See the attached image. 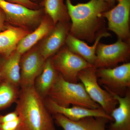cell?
Returning a JSON list of instances; mask_svg holds the SVG:
<instances>
[{"mask_svg":"<svg viewBox=\"0 0 130 130\" xmlns=\"http://www.w3.org/2000/svg\"><path fill=\"white\" fill-rule=\"evenodd\" d=\"M71 26L70 21L59 22L44 38L39 50L45 60L57 53L66 44Z\"/></svg>","mask_w":130,"mask_h":130,"instance_id":"12","label":"cell"},{"mask_svg":"<svg viewBox=\"0 0 130 130\" xmlns=\"http://www.w3.org/2000/svg\"><path fill=\"white\" fill-rule=\"evenodd\" d=\"M21 124V120L19 116L13 121L0 124V128L1 130H16Z\"/></svg>","mask_w":130,"mask_h":130,"instance_id":"22","label":"cell"},{"mask_svg":"<svg viewBox=\"0 0 130 130\" xmlns=\"http://www.w3.org/2000/svg\"><path fill=\"white\" fill-rule=\"evenodd\" d=\"M45 60L39 49L31 50L21 56L20 63L21 88L34 86L35 80L42 70Z\"/></svg>","mask_w":130,"mask_h":130,"instance_id":"10","label":"cell"},{"mask_svg":"<svg viewBox=\"0 0 130 130\" xmlns=\"http://www.w3.org/2000/svg\"><path fill=\"white\" fill-rule=\"evenodd\" d=\"M45 104L49 111L53 115L59 113L73 121H77L87 117H102L108 119L111 122L113 121L111 116L108 114L100 107L96 109H90L79 106L63 107L56 104L49 98H44Z\"/></svg>","mask_w":130,"mask_h":130,"instance_id":"11","label":"cell"},{"mask_svg":"<svg viewBox=\"0 0 130 130\" xmlns=\"http://www.w3.org/2000/svg\"><path fill=\"white\" fill-rule=\"evenodd\" d=\"M130 42L121 39L110 44L99 42L96 51V59L94 66L96 69L113 68L119 63L129 62L130 58Z\"/></svg>","mask_w":130,"mask_h":130,"instance_id":"7","label":"cell"},{"mask_svg":"<svg viewBox=\"0 0 130 130\" xmlns=\"http://www.w3.org/2000/svg\"><path fill=\"white\" fill-rule=\"evenodd\" d=\"M15 111L24 130H55L53 118L34 86L21 88Z\"/></svg>","mask_w":130,"mask_h":130,"instance_id":"2","label":"cell"},{"mask_svg":"<svg viewBox=\"0 0 130 130\" xmlns=\"http://www.w3.org/2000/svg\"><path fill=\"white\" fill-rule=\"evenodd\" d=\"M30 1H31L32 2H34V1H37V0H30Z\"/></svg>","mask_w":130,"mask_h":130,"instance_id":"29","label":"cell"},{"mask_svg":"<svg viewBox=\"0 0 130 130\" xmlns=\"http://www.w3.org/2000/svg\"><path fill=\"white\" fill-rule=\"evenodd\" d=\"M47 97L58 105L66 107L71 105L90 109L101 107L91 99L81 82H68L59 73Z\"/></svg>","mask_w":130,"mask_h":130,"instance_id":"3","label":"cell"},{"mask_svg":"<svg viewBox=\"0 0 130 130\" xmlns=\"http://www.w3.org/2000/svg\"><path fill=\"white\" fill-rule=\"evenodd\" d=\"M100 85L110 93L124 96L130 88V63L113 68L96 69Z\"/></svg>","mask_w":130,"mask_h":130,"instance_id":"4","label":"cell"},{"mask_svg":"<svg viewBox=\"0 0 130 130\" xmlns=\"http://www.w3.org/2000/svg\"><path fill=\"white\" fill-rule=\"evenodd\" d=\"M96 71V68L94 66L82 70L78 74V80L83 85L91 99L110 115L118 105V102L111 93L100 86Z\"/></svg>","mask_w":130,"mask_h":130,"instance_id":"5","label":"cell"},{"mask_svg":"<svg viewBox=\"0 0 130 130\" xmlns=\"http://www.w3.org/2000/svg\"><path fill=\"white\" fill-rule=\"evenodd\" d=\"M2 77L1 74V70H0V83H1V81L2 80Z\"/></svg>","mask_w":130,"mask_h":130,"instance_id":"28","label":"cell"},{"mask_svg":"<svg viewBox=\"0 0 130 130\" xmlns=\"http://www.w3.org/2000/svg\"><path fill=\"white\" fill-rule=\"evenodd\" d=\"M6 16L3 11L0 8V32L4 30L6 26L5 25Z\"/></svg>","mask_w":130,"mask_h":130,"instance_id":"25","label":"cell"},{"mask_svg":"<svg viewBox=\"0 0 130 130\" xmlns=\"http://www.w3.org/2000/svg\"><path fill=\"white\" fill-rule=\"evenodd\" d=\"M0 130H1V128H0Z\"/></svg>","mask_w":130,"mask_h":130,"instance_id":"30","label":"cell"},{"mask_svg":"<svg viewBox=\"0 0 130 130\" xmlns=\"http://www.w3.org/2000/svg\"><path fill=\"white\" fill-rule=\"evenodd\" d=\"M110 36L111 34L106 30L103 31L96 37L93 46H90L83 40L74 37L69 33L66 40V44L70 51L79 55L94 66L96 59V51L98 44L103 38Z\"/></svg>","mask_w":130,"mask_h":130,"instance_id":"14","label":"cell"},{"mask_svg":"<svg viewBox=\"0 0 130 130\" xmlns=\"http://www.w3.org/2000/svg\"><path fill=\"white\" fill-rule=\"evenodd\" d=\"M59 73L54 67L51 57L46 60L41 72L34 84L35 89L43 99L47 97Z\"/></svg>","mask_w":130,"mask_h":130,"instance_id":"18","label":"cell"},{"mask_svg":"<svg viewBox=\"0 0 130 130\" xmlns=\"http://www.w3.org/2000/svg\"><path fill=\"white\" fill-rule=\"evenodd\" d=\"M103 1L107 3L113 7L115 6L116 0H103Z\"/></svg>","mask_w":130,"mask_h":130,"instance_id":"26","label":"cell"},{"mask_svg":"<svg viewBox=\"0 0 130 130\" xmlns=\"http://www.w3.org/2000/svg\"><path fill=\"white\" fill-rule=\"evenodd\" d=\"M118 5L102 13L108 21V30L114 32L118 37L130 42V0H117Z\"/></svg>","mask_w":130,"mask_h":130,"instance_id":"8","label":"cell"},{"mask_svg":"<svg viewBox=\"0 0 130 130\" xmlns=\"http://www.w3.org/2000/svg\"><path fill=\"white\" fill-rule=\"evenodd\" d=\"M53 117L54 122L63 130H107V124L111 122L102 117H87L73 121L60 114H55Z\"/></svg>","mask_w":130,"mask_h":130,"instance_id":"13","label":"cell"},{"mask_svg":"<svg viewBox=\"0 0 130 130\" xmlns=\"http://www.w3.org/2000/svg\"><path fill=\"white\" fill-rule=\"evenodd\" d=\"M44 11L54 24L59 22L70 21L67 6L64 0H43Z\"/></svg>","mask_w":130,"mask_h":130,"instance_id":"20","label":"cell"},{"mask_svg":"<svg viewBox=\"0 0 130 130\" xmlns=\"http://www.w3.org/2000/svg\"><path fill=\"white\" fill-rule=\"evenodd\" d=\"M18 118V115L16 111L9 113L4 116L0 115V124L13 121Z\"/></svg>","mask_w":130,"mask_h":130,"instance_id":"24","label":"cell"},{"mask_svg":"<svg viewBox=\"0 0 130 130\" xmlns=\"http://www.w3.org/2000/svg\"><path fill=\"white\" fill-rule=\"evenodd\" d=\"M66 2L71 20L70 35L93 42L100 32L106 29L102 14L112 8L107 3L103 0H90L86 3L73 5L70 0Z\"/></svg>","mask_w":130,"mask_h":130,"instance_id":"1","label":"cell"},{"mask_svg":"<svg viewBox=\"0 0 130 130\" xmlns=\"http://www.w3.org/2000/svg\"><path fill=\"white\" fill-rule=\"evenodd\" d=\"M16 130H24L23 128H22V126H21V125L19 127L18 129H17Z\"/></svg>","mask_w":130,"mask_h":130,"instance_id":"27","label":"cell"},{"mask_svg":"<svg viewBox=\"0 0 130 130\" xmlns=\"http://www.w3.org/2000/svg\"><path fill=\"white\" fill-rule=\"evenodd\" d=\"M29 32L21 27L8 25L0 32V54L6 58L16 51L21 40Z\"/></svg>","mask_w":130,"mask_h":130,"instance_id":"16","label":"cell"},{"mask_svg":"<svg viewBox=\"0 0 130 130\" xmlns=\"http://www.w3.org/2000/svg\"><path fill=\"white\" fill-rule=\"evenodd\" d=\"M8 2L17 3L25 6L30 9H38V6L36 3L32 2L30 0H6Z\"/></svg>","mask_w":130,"mask_h":130,"instance_id":"23","label":"cell"},{"mask_svg":"<svg viewBox=\"0 0 130 130\" xmlns=\"http://www.w3.org/2000/svg\"><path fill=\"white\" fill-rule=\"evenodd\" d=\"M0 8L3 11L6 20L13 24L19 26H30L39 22L42 10L33 9L25 6L0 0Z\"/></svg>","mask_w":130,"mask_h":130,"instance_id":"9","label":"cell"},{"mask_svg":"<svg viewBox=\"0 0 130 130\" xmlns=\"http://www.w3.org/2000/svg\"><path fill=\"white\" fill-rule=\"evenodd\" d=\"M54 67L65 80L78 83V74L82 70L94 66L66 46L51 57Z\"/></svg>","mask_w":130,"mask_h":130,"instance_id":"6","label":"cell"},{"mask_svg":"<svg viewBox=\"0 0 130 130\" xmlns=\"http://www.w3.org/2000/svg\"><path fill=\"white\" fill-rule=\"evenodd\" d=\"M18 88L6 81L0 84V110L17 101L19 94Z\"/></svg>","mask_w":130,"mask_h":130,"instance_id":"21","label":"cell"},{"mask_svg":"<svg viewBox=\"0 0 130 130\" xmlns=\"http://www.w3.org/2000/svg\"><path fill=\"white\" fill-rule=\"evenodd\" d=\"M54 26L49 17L48 16L44 18L34 31L29 33L20 42L16 51L21 55L29 51L35 44L44 38L50 32Z\"/></svg>","mask_w":130,"mask_h":130,"instance_id":"17","label":"cell"},{"mask_svg":"<svg viewBox=\"0 0 130 130\" xmlns=\"http://www.w3.org/2000/svg\"><path fill=\"white\" fill-rule=\"evenodd\" d=\"M21 55L14 51L3 62L0 68L2 79L18 87L20 86Z\"/></svg>","mask_w":130,"mask_h":130,"instance_id":"19","label":"cell"},{"mask_svg":"<svg viewBox=\"0 0 130 130\" xmlns=\"http://www.w3.org/2000/svg\"><path fill=\"white\" fill-rule=\"evenodd\" d=\"M111 94L118 102L110 115L113 119L107 130H130V90L124 96Z\"/></svg>","mask_w":130,"mask_h":130,"instance_id":"15","label":"cell"}]
</instances>
